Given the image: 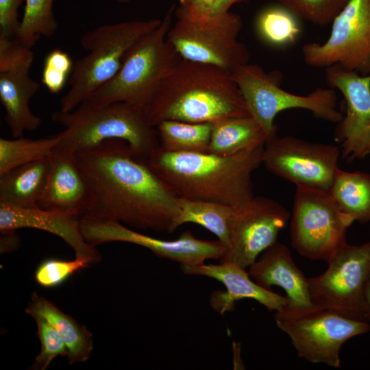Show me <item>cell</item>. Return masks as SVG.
I'll list each match as a JSON object with an SVG mask.
<instances>
[{"instance_id": "cell-1", "label": "cell", "mask_w": 370, "mask_h": 370, "mask_svg": "<svg viewBox=\"0 0 370 370\" xmlns=\"http://www.w3.org/2000/svg\"><path fill=\"white\" fill-rule=\"evenodd\" d=\"M76 157L90 192L83 216L172 233L180 212L177 197L126 142L107 140L77 151Z\"/></svg>"}, {"instance_id": "cell-2", "label": "cell", "mask_w": 370, "mask_h": 370, "mask_svg": "<svg viewBox=\"0 0 370 370\" xmlns=\"http://www.w3.org/2000/svg\"><path fill=\"white\" fill-rule=\"evenodd\" d=\"M264 144L231 156L172 152L159 146L146 161L178 198L240 208L255 197L252 173L262 164Z\"/></svg>"}, {"instance_id": "cell-3", "label": "cell", "mask_w": 370, "mask_h": 370, "mask_svg": "<svg viewBox=\"0 0 370 370\" xmlns=\"http://www.w3.org/2000/svg\"><path fill=\"white\" fill-rule=\"evenodd\" d=\"M143 110L155 127L164 121L213 123L251 116L231 71L184 59L164 79Z\"/></svg>"}, {"instance_id": "cell-4", "label": "cell", "mask_w": 370, "mask_h": 370, "mask_svg": "<svg viewBox=\"0 0 370 370\" xmlns=\"http://www.w3.org/2000/svg\"><path fill=\"white\" fill-rule=\"evenodd\" d=\"M51 118L64 127L59 145L75 152L119 139L146 161L160 146L156 127L148 123L143 109L125 102L95 106L85 101L71 112H54Z\"/></svg>"}, {"instance_id": "cell-5", "label": "cell", "mask_w": 370, "mask_h": 370, "mask_svg": "<svg viewBox=\"0 0 370 370\" xmlns=\"http://www.w3.org/2000/svg\"><path fill=\"white\" fill-rule=\"evenodd\" d=\"M161 23L158 18L135 20L103 25L86 32L80 45L88 53L73 64L70 88L60 99V110H73L113 78L130 49Z\"/></svg>"}, {"instance_id": "cell-6", "label": "cell", "mask_w": 370, "mask_h": 370, "mask_svg": "<svg viewBox=\"0 0 370 370\" xmlns=\"http://www.w3.org/2000/svg\"><path fill=\"white\" fill-rule=\"evenodd\" d=\"M174 10L173 5L161 24L130 49L115 76L86 101L95 106L125 102L144 109L182 60L167 40Z\"/></svg>"}, {"instance_id": "cell-7", "label": "cell", "mask_w": 370, "mask_h": 370, "mask_svg": "<svg viewBox=\"0 0 370 370\" xmlns=\"http://www.w3.org/2000/svg\"><path fill=\"white\" fill-rule=\"evenodd\" d=\"M167 40L184 60L212 64L232 72L249 63V53L238 39L241 16L231 11L206 14L179 5Z\"/></svg>"}, {"instance_id": "cell-8", "label": "cell", "mask_w": 370, "mask_h": 370, "mask_svg": "<svg viewBox=\"0 0 370 370\" xmlns=\"http://www.w3.org/2000/svg\"><path fill=\"white\" fill-rule=\"evenodd\" d=\"M276 325L290 338L298 356L314 364L340 368V352L350 338L370 331L369 322L334 310L290 301L274 314Z\"/></svg>"}, {"instance_id": "cell-9", "label": "cell", "mask_w": 370, "mask_h": 370, "mask_svg": "<svg viewBox=\"0 0 370 370\" xmlns=\"http://www.w3.org/2000/svg\"><path fill=\"white\" fill-rule=\"evenodd\" d=\"M232 73L251 116L262 127L268 139L276 135L275 118L285 110H307L315 116L334 123L343 117L337 110V95L332 88H318L307 95H295L281 88L280 72L274 70L267 73L256 64H243Z\"/></svg>"}, {"instance_id": "cell-10", "label": "cell", "mask_w": 370, "mask_h": 370, "mask_svg": "<svg viewBox=\"0 0 370 370\" xmlns=\"http://www.w3.org/2000/svg\"><path fill=\"white\" fill-rule=\"evenodd\" d=\"M354 222L328 191L296 186L290 238L291 246L301 256L328 262L347 243V230Z\"/></svg>"}, {"instance_id": "cell-11", "label": "cell", "mask_w": 370, "mask_h": 370, "mask_svg": "<svg viewBox=\"0 0 370 370\" xmlns=\"http://www.w3.org/2000/svg\"><path fill=\"white\" fill-rule=\"evenodd\" d=\"M307 65H338L362 76L370 75V0H349L332 23L322 44L309 42L301 49Z\"/></svg>"}, {"instance_id": "cell-12", "label": "cell", "mask_w": 370, "mask_h": 370, "mask_svg": "<svg viewBox=\"0 0 370 370\" xmlns=\"http://www.w3.org/2000/svg\"><path fill=\"white\" fill-rule=\"evenodd\" d=\"M328 263L323 273L308 278L311 302L364 321L362 294L370 275V241L358 245L346 243Z\"/></svg>"}, {"instance_id": "cell-13", "label": "cell", "mask_w": 370, "mask_h": 370, "mask_svg": "<svg viewBox=\"0 0 370 370\" xmlns=\"http://www.w3.org/2000/svg\"><path fill=\"white\" fill-rule=\"evenodd\" d=\"M340 147L292 136L268 139L262 164L273 174L296 186L329 191L338 167Z\"/></svg>"}, {"instance_id": "cell-14", "label": "cell", "mask_w": 370, "mask_h": 370, "mask_svg": "<svg viewBox=\"0 0 370 370\" xmlns=\"http://www.w3.org/2000/svg\"><path fill=\"white\" fill-rule=\"evenodd\" d=\"M80 229L91 246L110 242H125L145 247L156 256L186 265L203 264L207 260L221 259L225 247L218 241L196 238L192 232H183L173 241L153 238L131 230L117 221L88 216L80 217Z\"/></svg>"}, {"instance_id": "cell-15", "label": "cell", "mask_w": 370, "mask_h": 370, "mask_svg": "<svg viewBox=\"0 0 370 370\" xmlns=\"http://www.w3.org/2000/svg\"><path fill=\"white\" fill-rule=\"evenodd\" d=\"M290 213L280 203L258 196L238 208L230 242L219 262H230L247 269L266 249L277 241L286 225Z\"/></svg>"}, {"instance_id": "cell-16", "label": "cell", "mask_w": 370, "mask_h": 370, "mask_svg": "<svg viewBox=\"0 0 370 370\" xmlns=\"http://www.w3.org/2000/svg\"><path fill=\"white\" fill-rule=\"evenodd\" d=\"M325 80L346 102V114L334 132L342 158L347 162L363 159L370 154V75L362 76L332 65L325 68Z\"/></svg>"}, {"instance_id": "cell-17", "label": "cell", "mask_w": 370, "mask_h": 370, "mask_svg": "<svg viewBox=\"0 0 370 370\" xmlns=\"http://www.w3.org/2000/svg\"><path fill=\"white\" fill-rule=\"evenodd\" d=\"M49 173L39 207L81 217L90 201V192L76 152L58 145L49 154Z\"/></svg>"}, {"instance_id": "cell-18", "label": "cell", "mask_w": 370, "mask_h": 370, "mask_svg": "<svg viewBox=\"0 0 370 370\" xmlns=\"http://www.w3.org/2000/svg\"><path fill=\"white\" fill-rule=\"evenodd\" d=\"M21 228L44 230L61 238L75 252V258L96 263L101 255L84 238L80 229V217L40 207L23 208L0 203L1 232Z\"/></svg>"}, {"instance_id": "cell-19", "label": "cell", "mask_w": 370, "mask_h": 370, "mask_svg": "<svg viewBox=\"0 0 370 370\" xmlns=\"http://www.w3.org/2000/svg\"><path fill=\"white\" fill-rule=\"evenodd\" d=\"M248 273L254 281L265 288L281 287L293 304H313L308 292V278L295 263L287 246L282 243L276 241L266 249L249 267Z\"/></svg>"}, {"instance_id": "cell-20", "label": "cell", "mask_w": 370, "mask_h": 370, "mask_svg": "<svg viewBox=\"0 0 370 370\" xmlns=\"http://www.w3.org/2000/svg\"><path fill=\"white\" fill-rule=\"evenodd\" d=\"M32 64H21L0 71V101L5 121L13 138L36 130L42 119L31 110L29 101L40 84L29 76Z\"/></svg>"}, {"instance_id": "cell-21", "label": "cell", "mask_w": 370, "mask_h": 370, "mask_svg": "<svg viewBox=\"0 0 370 370\" xmlns=\"http://www.w3.org/2000/svg\"><path fill=\"white\" fill-rule=\"evenodd\" d=\"M184 273L202 275L221 282L226 288L223 293L224 305L221 312L230 310L234 302L242 299H252L263 305L269 311H278L289 302L286 296L279 295L265 288L251 280L245 269L230 262L218 264L186 265L181 264Z\"/></svg>"}, {"instance_id": "cell-22", "label": "cell", "mask_w": 370, "mask_h": 370, "mask_svg": "<svg viewBox=\"0 0 370 370\" xmlns=\"http://www.w3.org/2000/svg\"><path fill=\"white\" fill-rule=\"evenodd\" d=\"M25 311L32 317L42 318L58 332L66 345L69 365L89 359L93 341L92 333L86 326L36 292L32 294Z\"/></svg>"}, {"instance_id": "cell-23", "label": "cell", "mask_w": 370, "mask_h": 370, "mask_svg": "<svg viewBox=\"0 0 370 370\" xmlns=\"http://www.w3.org/2000/svg\"><path fill=\"white\" fill-rule=\"evenodd\" d=\"M49 168L47 157L0 174V203L23 208L39 207Z\"/></svg>"}, {"instance_id": "cell-24", "label": "cell", "mask_w": 370, "mask_h": 370, "mask_svg": "<svg viewBox=\"0 0 370 370\" xmlns=\"http://www.w3.org/2000/svg\"><path fill=\"white\" fill-rule=\"evenodd\" d=\"M267 140V133L251 116L227 117L212 123L208 152L231 156Z\"/></svg>"}, {"instance_id": "cell-25", "label": "cell", "mask_w": 370, "mask_h": 370, "mask_svg": "<svg viewBox=\"0 0 370 370\" xmlns=\"http://www.w3.org/2000/svg\"><path fill=\"white\" fill-rule=\"evenodd\" d=\"M177 200L180 212L173 222L172 232L183 224L196 223L213 233L227 247L238 207L184 198L177 197Z\"/></svg>"}, {"instance_id": "cell-26", "label": "cell", "mask_w": 370, "mask_h": 370, "mask_svg": "<svg viewBox=\"0 0 370 370\" xmlns=\"http://www.w3.org/2000/svg\"><path fill=\"white\" fill-rule=\"evenodd\" d=\"M329 193L345 214L360 223L370 222V174L337 170Z\"/></svg>"}, {"instance_id": "cell-27", "label": "cell", "mask_w": 370, "mask_h": 370, "mask_svg": "<svg viewBox=\"0 0 370 370\" xmlns=\"http://www.w3.org/2000/svg\"><path fill=\"white\" fill-rule=\"evenodd\" d=\"M160 147L172 152H208L212 123L164 121L156 127Z\"/></svg>"}, {"instance_id": "cell-28", "label": "cell", "mask_w": 370, "mask_h": 370, "mask_svg": "<svg viewBox=\"0 0 370 370\" xmlns=\"http://www.w3.org/2000/svg\"><path fill=\"white\" fill-rule=\"evenodd\" d=\"M59 134L38 139L23 136L13 139L0 138V174L49 156L59 145Z\"/></svg>"}, {"instance_id": "cell-29", "label": "cell", "mask_w": 370, "mask_h": 370, "mask_svg": "<svg viewBox=\"0 0 370 370\" xmlns=\"http://www.w3.org/2000/svg\"><path fill=\"white\" fill-rule=\"evenodd\" d=\"M54 0H25V7L16 37L32 48L40 37H51L58 30L54 16Z\"/></svg>"}, {"instance_id": "cell-30", "label": "cell", "mask_w": 370, "mask_h": 370, "mask_svg": "<svg viewBox=\"0 0 370 370\" xmlns=\"http://www.w3.org/2000/svg\"><path fill=\"white\" fill-rule=\"evenodd\" d=\"M256 26L261 39L273 46L294 42L301 31L296 16L282 5L262 10Z\"/></svg>"}, {"instance_id": "cell-31", "label": "cell", "mask_w": 370, "mask_h": 370, "mask_svg": "<svg viewBox=\"0 0 370 370\" xmlns=\"http://www.w3.org/2000/svg\"><path fill=\"white\" fill-rule=\"evenodd\" d=\"M296 17L325 26L332 23L349 0H276Z\"/></svg>"}, {"instance_id": "cell-32", "label": "cell", "mask_w": 370, "mask_h": 370, "mask_svg": "<svg viewBox=\"0 0 370 370\" xmlns=\"http://www.w3.org/2000/svg\"><path fill=\"white\" fill-rule=\"evenodd\" d=\"M37 325L36 335L41 349L31 366L33 370H45L52 360L58 356H66V345L58 332L47 321L39 317H32Z\"/></svg>"}, {"instance_id": "cell-33", "label": "cell", "mask_w": 370, "mask_h": 370, "mask_svg": "<svg viewBox=\"0 0 370 370\" xmlns=\"http://www.w3.org/2000/svg\"><path fill=\"white\" fill-rule=\"evenodd\" d=\"M92 264L88 260L75 258L66 261L50 258L42 262L34 273L36 282L44 288H53L64 283L73 273Z\"/></svg>"}, {"instance_id": "cell-34", "label": "cell", "mask_w": 370, "mask_h": 370, "mask_svg": "<svg viewBox=\"0 0 370 370\" xmlns=\"http://www.w3.org/2000/svg\"><path fill=\"white\" fill-rule=\"evenodd\" d=\"M73 64L66 52L60 49L52 50L44 60L42 84L51 93H59L69 79Z\"/></svg>"}, {"instance_id": "cell-35", "label": "cell", "mask_w": 370, "mask_h": 370, "mask_svg": "<svg viewBox=\"0 0 370 370\" xmlns=\"http://www.w3.org/2000/svg\"><path fill=\"white\" fill-rule=\"evenodd\" d=\"M25 0H0V34L16 36L19 26L18 10Z\"/></svg>"}, {"instance_id": "cell-36", "label": "cell", "mask_w": 370, "mask_h": 370, "mask_svg": "<svg viewBox=\"0 0 370 370\" xmlns=\"http://www.w3.org/2000/svg\"><path fill=\"white\" fill-rule=\"evenodd\" d=\"M180 5L187 9L206 13L214 14L221 0H179Z\"/></svg>"}, {"instance_id": "cell-37", "label": "cell", "mask_w": 370, "mask_h": 370, "mask_svg": "<svg viewBox=\"0 0 370 370\" xmlns=\"http://www.w3.org/2000/svg\"><path fill=\"white\" fill-rule=\"evenodd\" d=\"M20 240L16 231L1 232V252L14 250L19 246Z\"/></svg>"}, {"instance_id": "cell-38", "label": "cell", "mask_w": 370, "mask_h": 370, "mask_svg": "<svg viewBox=\"0 0 370 370\" xmlns=\"http://www.w3.org/2000/svg\"><path fill=\"white\" fill-rule=\"evenodd\" d=\"M362 314L365 321H370V275L363 290Z\"/></svg>"}, {"instance_id": "cell-39", "label": "cell", "mask_w": 370, "mask_h": 370, "mask_svg": "<svg viewBox=\"0 0 370 370\" xmlns=\"http://www.w3.org/2000/svg\"><path fill=\"white\" fill-rule=\"evenodd\" d=\"M243 1L245 0H221L217 6L214 14H219L230 11V8L233 5Z\"/></svg>"}, {"instance_id": "cell-40", "label": "cell", "mask_w": 370, "mask_h": 370, "mask_svg": "<svg viewBox=\"0 0 370 370\" xmlns=\"http://www.w3.org/2000/svg\"><path fill=\"white\" fill-rule=\"evenodd\" d=\"M115 1L119 3H128L130 1V0H115Z\"/></svg>"}]
</instances>
